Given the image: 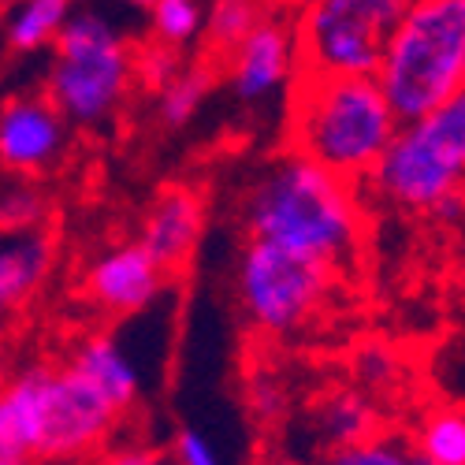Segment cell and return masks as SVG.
Segmentation results:
<instances>
[{"label": "cell", "mask_w": 465, "mask_h": 465, "mask_svg": "<svg viewBox=\"0 0 465 465\" xmlns=\"http://www.w3.org/2000/svg\"><path fill=\"white\" fill-rule=\"evenodd\" d=\"M399 127L402 120L376 74L305 71L291 101V149L342 179H365Z\"/></svg>", "instance_id": "obj_2"}, {"label": "cell", "mask_w": 465, "mask_h": 465, "mask_svg": "<svg viewBox=\"0 0 465 465\" xmlns=\"http://www.w3.org/2000/svg\"><path fill=\"white\" fill-rule=\"evenodd\" d=\"M261 465H302V461H294V458H268V461H261Z\"/></svg>", "instance_id": "obj_30"}, {"label": "cell", "mask_w": 465, "mask_h": 465, "mask_svg": "<svg viewBox=\"0 0 465 465\" xmlns=\"http://www.w3.org/2000/svg\"><path fill=\"white\" fill-rule=\"evenodd\" d=\"M53 264V246L37 231H23L19 239L0 246V313L26 302Z\"/></svg>", "instance_id": "obj_16"}, {"label": "cell", "mask_w": 465, "mask_h": 465, "mask_svg": "<svg viewBox=\"0 0 465 465\" xmlns=\"http://www.w3.org/2000/svg\"><path fill=\"white\" fill-rule=\"evenodd\" d=\"M417 450L413 443H406L402 436H372L358 447H342V450H331L321 458V465H413Z\"/></svg>", "instance_id": "obj_19"}, {"label": "cell", "mask_w": 465, "mask_h": 465, "mask_svg": "<svg viewBox=\"0 0 465 465\" xmlns=\"http://www.w3.org/2000/svg\"><path fill=\"white\" fill-rule=\"evenodd\" d=\"M42 216H45V202L37 190L12 186L0 193V227L5 231H30Z\"/></svg>", "instance_id": "obj_24"}, {"label": "cell", "mask_w": 465, "mask_h": 465, "mask_svg": "<svg viewBox=\"0 0 465 465\" xmlns=\"http://www.w3.org/2000/svg\"><path fill=\"white\" fill-rule=\"evenodd\" d=\"M71 19V0H19L8 19V42L19 53H34L56 42Z\"/></svg>", "instance_id": "obj_18"}, {"label": "cell", "mask_w": 465, "mask_h": 465, "mask_svg": "<svg viewBox=\"0 0 465 465\" xmlns=\"http://www.w3.org/2000/svg\"><path fill=\"white\" fill-rule=\"evenodd\" d=\"M138 74L149 90H168L175 79H179V60L172 56L168 45H153V49H142L138 56Z\"/></svg>", "instance_id": "obj_26"}, {"label": "cell", "mask_w": 465, "mask_h": 465, "mask_svg": "<svg viewBox=\"0 0 465 465\" xmlns=\"http://www.w3.org/2000/svg\"><path fill=\"white\" fill-rule=\"evenodd\" d=\"M0 465H45V461H37V458H0Z\"/></svg>", "instance_id": "obj_29"}, {"label": "cell", "mask_w": 465, "mask_h": 465, "mask_svg": "<svg viewBox=\"0 0 465 465\" xmlns=\"http://www.w3.org/2000/svg\"><path fill=\"white\" fill-rule=\"evenodd\" d=\"M53 369H23L0 387V458H37L45 443Z\"/></svg>", "instance_id": "obj_11"}, {"label": "cell", "mask_w": 465, "mask_h": 465, "mask_svg": "<svg viewBox=\"0 0 465 465\" xmlns=\"http://www.w3.org/2000/svg\"><path fill=\"white\" fill-rule=\"evenodd\" d=\"M0 5H12V0H0Z\"/></svg>", "instance_id": "obj_34"}, {"label": "cell", "mask_w": 465, "mask_h": 465, "mask_svg": "<svg viewBox=\"0 0 465 465\" xmlns=\"http://www.w3.org/2000/svg\"><path fill=\"white\" fill-rule=\"evenodd\" d=\"M205 227V209L198 202V193L190 190H168L157 205L149 209L142 223V250L157 261L164 272L183 268L186 257L193 253Z\"/></svg>", "instance_id": "obj_12"}, {"label": "cell", "mask_w": 465, "mask_h": 465, "mask_svg": "<svg viewBox=\"0 0 465 465\" xmlns=\"http://www.w3.org/2000/svg\"><path fill=\"white\" fill-rule=\"evenodd\" d=\"M376 79L399 120H420L465 90V0H417L399 23Z\"/></svg>", "instance_id": "obj_3"}, {"label": "cell", "mask_w": 465, "mask_h": 465, "mask_svg": "<svg viewBox=\"0 0 465 465\" xmlns=\"http://www.w3.org/2000/svg\"><path fill=\"white\" fill-rule=\"evenodd\" d=\"M246 406H250V413H253L261 424H276V420H283V413H287L291 402H287L283 383H280L276 376L261 372V376H253L250 387H246Z\"/></svg>", "instance_id": "obj_25"}, {"label": "cell", "mask_w": 465, "mask_h": 465, "mask_svg": "<svg viewBox=\"0 0 465 465\" xmlns=\"http://www.w3.org/2000/svg\"><path fill=\"white\" fill-rule=\"evenodd\" d=\"M246 227L253 239L339 268L361 246V205L351 179L287 149L268 161L246 190Z\"/></svg>", "instance_id": "obj_1"}, {"label": "cell", "mask_w": 465, "mask_h": 465, "mask_svg": "<svg viewBox=\"0 0 465 465\" xmlns=\"http://www.w3.org/2000/svg\"><path fill=\"white\" fill-rule=\"evenodd\" d=\"M131 56L124 37L101 12H74L56 37L49 101L74 124H101L124 101Z\"/></svg>", "instance_id": "obj_5"}, {"label": "cell", "mask_w": 465, "mask_h": 465, "mask_svg": "<svg viewBox=\"0 0 465 465\" xmlns=\"http://www.w3.org/2000/svg\"><path fill=\"white\" fill-rule=\"evenodd\" d=\"M309 432H313L317 447H324V454H331V450L358 447V443L380 436L383 420H380V410L369 399V391L346 387V391H331L313 406V413H309Z\"/></svg>", "instance_id": "obj_14"}, {"label": "cell", "mask_w": 465, "mask_h": 465, "mask_svg": "<svg viewBox=\"0 0 465 465\" xmlns=\"http://www.w3.org/2000/svg\"><path fill=\"white\" fill-rule=\"evenodd\" d=\"M97 465H164V461H161V454H153L145 447H124V450L104 454Z\"/></svg>", "instance_id": "obj_28"}, {"label": "cell", "mask_w": 465, "mask_h": 465, "mask_svg": "<svg viewBox=\"0 0 465 465\" xmlns=\"http://www.w3.org/2000/svg\"><path fill=\"white\" fill-rule=\"evenodd\" d=\"M172 454H175V465H223V458H220V450L209 443V436L193 432V429H183V432L175 436Z\"/></svg>", "instance_id": "obj_27"}, {"label": "cell", "mask_w": 465, "mask_h": 465, "mask_svg": "<svg viewBox=\"0 0 465 465\" xmlns=\"http://www.w3.org/2000/svg\"><path fill=\"white\" fill-rule=\"evenodd\" d=\"M120 413L124 410L74 365L53 372L42 461L45 465H79V461H86L112 436Z\"/></svg>", "instance_id": "obj_8"}, {"label": "cell", "mask_w": 465, "mask_h": 465, "mask_svg": "<svg viewBox=\"0 0 465 465\" xmlns=\"http://www.w3.org/2000/svg\"><path fill=\"white\" fill-rule=\"evenodd\" d=\"M205 94H209V74L205 71H183L168 90H161V115H164V124L168 127H183L190 115L202 108Z\"/></svg>", "instance_id": "obj_21"}, {"label": "cell", "mask_w": 465, "mask_h": 465, "mask_svg": "<svg viewBox=\"0 0 465 465\" xmlns=\"http://www.w3.org/2000/svg\"><path fill=\"white\" fill-rule=\"evenodd\" d=\"M354 376L361 391H387L399 383V358L387 346H365L354 358Z\"/></svg>", "instance_id": "obj_23"}, {"label": "cell", "mask_w": 465, "mask_h": 465, "mask_svg": "<svg viewBox=\"0 0 465 465\" xmlns=\"http://www.w3.org/2000/svg\"><path fill=\"white\" fill-rule=\"evenodd\" d=\"M74 369H79L86 380H94L101 391L120 406V410H131L134 399H138V369L134 361L120 351V342L108 339V335H90L79 351H74Z\"/></svg>", "instance_id": "obj_15"}, {"label": "cell", "mask_w": 465, "mask_h": 465, "mask_svg": "<svg viewBox=\"0 0 465 465\" xmlns=\"http://www.w3.org/2000/svg\"><path fill=\"white\" fill-rule=\"evenodd\" d=\"M365 183L376 198L413 213H436L465 190V90L402 124Z\"/></svg>", "instance_id": "obj_4"}, {"label": "cell", "mask_w": 465, "mask_h": 465, "mask_svg": "<svg viewBox=\"0 0 465 465\" xmlns=\"http://www.w3.org/2000/svg\"><path fill=\"white\" fill-rule=\"evenodd\" d=\"M86 287L101 309L124 317V313H138L149 302H157V294L164 287V268L142 250V242L115 246L94 261Z\"/></svg>", "instance_id": "obj_10"}, {"label": "cell", "mask_w": 465, "mask_h": 465, "mask_svg": "<svg viewBox=\"0 0 465 465\" xmlns=\"http://www.w3.org/2000/svg\"><path fill=\"white\" fill-rule=\"evenodd\" d=\"M391 34L365 0H309L302 19V71L376 74Z\"/></svg>", "instance_id": "obj_7"}, {"label": "cell", "mask_w": 465, "mask_h": 465, "mask_svg": "<svg viewBox=\"0 0 465 465\" xmlns=\"http://www.w3.org/2000/svg\"><path fill=\"white\" fill-rule=\"evenodd\" d=\"M331 280L335 264L268 239H250L239 261V302L257 331L287 335L324 305Z\"/></svg>", "instance_id": "obj_6"}, {"label": "cell", "mask_w": 465, "mask_h": 465, "mask_svg": "<svg viewBox=\"0 0 465 465\" xmlns=\"http://www.w3.org/2000/svg\"><path fill=\"white\" fill-rule=\"evenodd\" d=\"M257 23V0H216L209 15V37L216 49H239Z\"/></svg>", "instance_id": "obj_20"}, {"label": "cell", "mask_w": 465, "mask_h": 465, "mask_svg": "<svg viewBox=\"0 0 465 465\" xmlns=\"http://www.w3.org/2000/svg\"><path fill=\"white\" fill-rule=\"evenodd\" d=\"M291 71V34L280 23H257L235 49L231 86L242 101H261L272 94Z\"/></svg>", "instance_id": "obj_13"}, {"label": "cell", "mask_w": 465, "mask_h": 465, "mask_svg": "<svg viewBox=\"0 0 465 465\" xmlns=\"http://www.w3.org/2000/svg\"><path fill=\"white\" fill-rule=\"evenodd\" d=\"M153 26L164 45H183L202 30L198 0H157L153 5Z\"/></svg>", "instance_id": "obj_22"}, {"label": "cell", "mask_w": 465, "mask_h": 465, "mask_svg": "<svg viewBox=\"0 0 465 465\" xmlns=\"http://www.w3.org/2000/svg\"><path fill=\"white\" fill-rule=\"evenodd\" d=\"M8 383V372H5V361H0V387H5Z\"/></svg>", "instance_id": "obj_32"}, {"label": "cell", "mask_w": 465, "mask_h": 465, "mask_svg": "<svg viewBox=\"0 0 465 465\" xmlns=\"http://www.w3.org/2000/svg\"><path fill=\"white\" fill-rule=\"evenodd\" d=\"M410 443L432 465H465V410L440 406L432 413H424Z\"/></svg>", "instance_id": "obj_17"}, {"label": "cell", "mask_w": 465, "mask_h": 465, "mask_svg": "<svg viewBox=\"0 0 465 465\" xmlns=\"http://www.w3.org/2000/svg\"><path fill=\"white\" fill-rule=\"evenodd\" d=\"M60 108L42 97H19L0 108V164L12 172H42L64 149Z\"/></svg>", "instance_id": "obj_9"}, {"label": "cell", "mask_w": 465, "mask_h": 465, "mask_svg": "<svg viewBox=\"0 0 465 465\" xmlns=\"http://www.w3.org/2000/svg\"><path fill=\"white\" fill-rule=\"evenodd\" d=\"M127 5H134V8H153L157 0H127Z\"/></svg>", "instance_id": "obj_31"}, {"label": "cell", "mask_w": 465, "mask_h": 465, "mask_svg": "<svg viewBox=\"0 0 465 465\" xmlns=\"http://www.w3.org/2000/svg\"><path fill=\"white\" fill-rule=\"evenodd\" d=\"M413 465H432V461H429V458H420V454H417V458H413Z\"/></svg>", "instance_id": "obj_33"}]
</instances>
